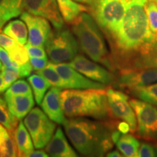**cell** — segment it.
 Returning <instances> with one entry per match:
<instances>
[{
  "mask_svg": "<svg viewBox=\"0 0 157 157\" xmlns=\"http://www.w3.org/2000/svg\"><path fill=\"white\" fill-rule=\"evenodd\" d=\"M155 37L149 28L142 0H135L127 7L117 34L111 39L115 68H126L146 42Z\"/></svg>",
  "mask_w": 157,
  "mask_h": 157,
  "instance_id": "cell-1",
  "label": "cell"
},
{
  "mask_svg": "<svg viewBox=\"0 0 157 157\" xmlns=\"http://www.w3.org/2000/svg\"><path fill=\"white\" fill-rule=\"evenodd\" d=\"M66 135L80 154L103 156L113 148V125L82 117L71 118L63 124Z\"/></svg>",
  "mask_w": 157,
  "mask_h": 157,
  "instance_id": "cell-2",
  "label": "cell"
},
{
  "mask_svg": "<svg viewBox=\"0 0 157 157\" xmlns=\"http://www.w3.org/2000/svg\"><path fill=\"white\" fill-rule=\"evenodd\" d=\"M105 89H66L61 93L60 101L66 117H91L99 120L110 116Z\"/></svg>",
  "mask_w": 157,
  "mask_h": 157,
  "instance_id": "cell-3",
  "label": "cell"
},
{
  "mask_svg": "<svg viewBox=\"0 0 157 157\" xmlns=\"http://www.w3.org/2000/svg\"><path fill=\"white\" fill-rule=\"evenodd\" d=\"M78 47L84 54L96 63L111 71L115 70L114 63L110 56L101 28L95 18L83 12L70 23Z\"/></svg>",
  "mask_w": 157,
  "mask_h": 157,
  "instance_id": "cell-4",
  "label": "cell"
},
{
  "mask_svg": "<svg viewBox=\"0 0 157 157\" xmlns=\"http://www.w3.org/2000/svg\"><path fill=\"white\" fill-rule=\"evenodd\" d=\"M44 48L51 61L59 64L71 61L77 56L78 44L73 32L62 28L51 32Z\"/></svg>",
  "mask_w": 157,
  "mask_h": 157,
  "instance_id": "cell-5",
  "label": "cell"
},
{
  "mask_svg": "<svg viewBox=\"0 0 157 157\" xmlns=\"http://www.w3.org/2000/svg\"><path fill=\"white\" fill-rule=\"evenodd\" d=\"M127 5L119 0H100L92 10L93 17L110 40L120 28Z\"/></svg>",
  "mask_w": 157,
  "mask_h": 157,
  "instance_id": "cell-6",
  "label": "cell"
},
{
  "mask_svg": "<svg viewBox=\"0 0 157 157\" xmlns=\"http://www.w3.org/2000/svg\"><path fill=\"white\" fill-rule=\"evenodd\" d=\"M24 123L36 148L46 147L56 130V122L39 108H34L25 116Z\"/></svg>",
  "mask_w": 157,
  "mask_h": 157,
  "instance_id": "cell-7",
  "label": "cell"
},
{
  "mask_svg": "<svg viewBox=\"0 0 157 157\" xmlns=\"http://www.w3.org/2000/svg\"><path fill=\"white\" fill-rule=\"evenodd\" d=\"M129 103L136 116L137 135L146 140H157V106L137 99H131Z\"/></svg>",
  "mask_w": 157,
  "mask_h": 157,
  "instance_id": "cell-8",
  "label": "cell"
},
{
  "mask_svg": "<svg viewBox=\"0 0 157 157\" xmlns=\"http://www.w3.org/2000/svg\"><path fill=\"white\" fill-rule=\"evenodd\" d=\"M110 116L112 119L125 121L130 127V132L137 130L135 113L128 101V96L122 92L109 87L106 90Z\"/></svg>",
  "mask_w": 157,
  "mask_h": 157,
  "instance_id": "cell-9",
  "label": "cell"
},
{
  "mask_svg": "<svg viewBox=\"0 0 157 157\" xmlns=\"http://www.w3.org/2000/svg\"><path fill=\"white\" fill-rule=\"evenodd\" d=\"M22 10L48 19L56 29L63 28L64 19L56 0H22Z\"/></svg>",
  "mask_w": 157,
  "mask_h": 157,
  "instance_id": "cell-10",
  "label": "cell"
},
{
  "mask_svg": "<svg viewBox=\"0 0 157 157\" xmlns=\"http://www.w3.org/2000/svg\"><path fill=\"white\" fill-rule=\"evenodd\" d=\"M119 85L128 91L157 82V68H127L119 71Z\"/></svg>",
  "mask_w": 157,
  "mask_h": 157,
  "instance_id": "cell-11",
  "label": "cell"
},
{
  "mask_svg": "<svg viewBox=\"0 0 157 157\" xmlns=\"http://www.w3.org/2000/svg\"><path fill=\"white\" fill-rule=\"evenodd\" d=\"M68 64L93 81L105 85L115 82V76L111 71L81 55H77Z\"/></svg>",
  "mask_w": 157,
  "mask_h": 157,
  "instance_id": "cell-12",
  "label": "cell"
},
{
  "mask_svg": "<svg viewBox=\"0 0 157 157\" xmlns=\"http://www.w3.org/2000/svg\"><path fill=\"white\" fill-rule=\"evenodd\" d=\"M21 19L24 21L28 28L29 44L34 46L44 47L52 32L48 20L32 15L26 11L21 13Z\"/></svg>",
  "mask_w": 157,
  "mask_h": 157,
  "instance_id": "cell-13",
  "label": "cell"
},
{
  "mask_svg": "<svg viewBox=\"0 0 157 157\" xmlns=\"http://www.w3.org/2000/svg\"><path fill=\"white\" fill-rule=\"evenodd\" d=\"M54 66L67 84L68 89H105V84L87 78L68 63H54Z\"/></svg>",
  "mask_w": 157,
  "mask_h": 157,
  "instance_id": "cell-14",
  "label": "cell"
},
{
  "mask_svg": "<svg viewBox=\"0 0 157 157\" xmlns=\"http://www.w3.org/2000/svg\"><path fill=\"white\" fill-rule=\"evenodd\" d=\"M62 89L52 87L43 98L41 107L51 120L59 124H63L67 119L63 110L60 95Z\"/></svg>",
  "mask_w": 157,
  "mask_h": 157,
  "instance_id": "cell-15",
  "label": "cell"
},
{
  "mask_svg": "<svg viewBox=\"0 0 157 157\" xmlns=\"http://www.w3.org/2000/svg\"><path fill=\"white\" fill-rule=\"evenodd\" d=\"M142 67L157 68V36L143 45L128 66L124 68Z\"/></svg>",
  "mask_w": 157,
  "mask_h": 157,
  "instance_id": "cell-16",
  "label": "cell"
},
{
  "mask_svg": "<svg viewBox=\"0 0 157 157\" xmlns=\"http://www.w3.org/2000/svg\"><path fill=\"white\" fill-rule=\"evenodd\" d=\"M47 154L53 157H76L78 155L68 143L60 127H58L45 148Z\"/></svg>",
  "mask_w": 157,
  "mask_h": 157,
  "instance_id": "cell-17",
  "label": "cell"
},
{
  "mask_svg": "<svg viewBox=\"0 0 157 157\" xmlns=\"http://www.w3.org/2000/svg\"><path fill=\"white\" fill-rule=\"evenodd\" d=\"M5 99L12 113L19 120L25 117L34 105L33 93L22 95H9L5 93Z\"/></svg>",
  "mask_w": 157,
  "mask_h": 157,
  "instance_id": "cell-18",
  "label": "cell"
},
{
  "mask_svg": "<svg viewBox=\"0 0 157 157\" xmlns=\"http://www.w3.org/2000/svg\"><path fill=\"white\" fill-rule=\"evenodd\" d=\"M24 123L21 121L15 132V140L17 148L18 156H29L34 151V146L31 137L27 131Z\"/></svg>",
  "mask_w": 157,
  "mask_h": 157,
  "instance_id": "cell-19",
  "label": "cell"
},
{
  "mask_svg": "<svg viewBox=\"0 0 157 157\" xmlns=\"http://www.w3.org/2000/svg\"><path fill=\"white\" fill-rule=\"evenodd\" d=\"M27 29V25L23 20H14L6 25L3 29V33L10 36L18 44L25 45L29 39Z\"/></svg>",
  "mask_w": 157,
  "mask_h": 157,
  "instance_id": "cell-20",
  "label": "cell"
},
{
  "mask_svg": "<svg viewBox=\"0 0 157 157\" xmlns=\"http://www.w3.org/2000/svg\"><path fill=\"white\" fill-rule=\"evenodd\" d=\"M56 1L64 21L68 23H71L83 12L90 10L89 7L81 4L76 3L74 0H56Z\"/></svg>",
  "mask_w": 157,
  "mask_h": 157,
  "instance_id": "cell-21",
  "label": "cell"
},
{
  "mask_svg": "<svg viewBox=\"0 0 157 157\" xmlns=\"http://www.w3.org/2000/svg\"><path fill=\"white\" fill-rule=\"evenodd\" d=\"M18 156L14 135L0 124V157Z\"/></svg>",
  "mask_w": 157,
  "mask_h": 157,
  "instance_id": "cell-22",
  "label": "cell"
},
{
  "mask_svg": "<svg viewBox=\"0 0 157 157\" xmlns=\"http://www.w3.org/2000/svg\"><path fill=\"white\" fill-rule=\"evenodd\" d=\"M119 151L124 156H138V150L140 148V142L136 137L132 135L122 134L116 143Z\"/></svg>",
  "mask_w": 157,
  "mask_h": 157,
  "instance_id": "cell-23",
  "label": "cell"
},
{
  "mask_svg": "<svg viewBox=\"0 0 157 157\" xmlns=\"http://www.w3.org/2000/svg\"><path fill=\"white\" fill-rule=\"evenodd\" d=\"M28 81L33 90L35 101L38 105H41L47 90L52 87V85L46 78L39 74L29 76Z\"/></svg>",
  "mask_w": 157,
  "mask_h": 157,
  "instance_id": "cell-24",
  "label": "cell"
},
{
  "mask_svg": "<svg viewBox=\"0 0 157 157\" xmlns=\"http://www.w3.org/2000/svg\"><path fill=\"white\" fill-rule=\"evenodd\" d=\"M18 121L19 119L12 113L5 99L0 97V124L15 135Z\"/></svg>",
  "mask_w": 157,
  "mask_h": 157,
  "instance_id": "cell-25",
  "label": "cell"
},
{
  "mask_svg": "<svg viewBox=\"0 0 157 157\" xmlns=\"http://www.w3.org/2000/svg\"><path fill=\"white\" fill-rule=\"evenodd\" d=\"M129 93L141 101L157 106V82L129 90Z\"/></svg>",
  "mask_w": 157,
  "mask_h": 157,
  "instance_id": "cell-26",
  "label": "cell"
},
{
  "mask_svg": "<svg viewBox=\"0 0 157 157\" xmlns=\"http://www.w3.org/2000/svg\"><path fill=\"white\" fill-rule=\"evenodd\" d=\"M37 74H40L43 77L46 78L50 82L52 87H56L62 90L68 89L67 84H66L63 78L57 71L54 66V63H49L46 67L42 70L38 71Z\"/></svg>",
  "mask_w": 157,
  "mask_h": 157,
  "instance_id": "cell-27",
  "label": "cell"
},
{
  "mask_svg": "<svg viewBox=\"0 0 157 157\" xmlns=\"http://www.w3.org/2000/svg\"><path fill=\"white\" fill-rule=\"evenodd\" d=\"M144 8L148 17L149 28L155 36H157V2L156 0H146Z\"/></svg>",
  "mask_w": 157,
  "mask_h": 157,
  "instance_id": "cell-28",
  "label": "cell"
},
{
  "mask_svg": "<svg viewBox=\"0 0 157 157\" xmlns=\"http://www.w3.org/2000/svg\"><path fill=\"white\" fill-rule=\"evenodd\" d=\"M8 53L12 60L16 62L19 66L29 62L30 58L25 47L18 43L12 50L8 51Z\"/></svg>",
  "mask_w": 157,
  "mask_h": 157,
  "instance_id": "cell-29",
  "label": "cell"
},
{
  "mask_svg": "<svg viewBox=\"0 0 157 157\" xmlns=\"http://www.w3.org/2000/svg\"><path fill=\"white\" fill-rule=\"evenodd\" d=\"M2 75L4 79V91H6L17 78H20L19 68L9 67L3 65Z\"/></svg>",
  "mask_w": 157,
  "mask_h": 157,
  "instance_id": "cell-30",
  "label": "cell"
},
{
  "mask_svg": "<svg viewBox=\"0 0 157 157\" xmlns=\"http://www.w3.org/2000/svg\"><path fill=\"white\" fill-rule=\"evenodd\" d=\"M32 93L30 84L25 80L20 79L15 81L8 89L6 90L5 94L9 95H22V94Z\"/></svg>",
  "mask_w": 157,
  "mask_h": 157,
  "instance_id": "cell-31",
  "label": "cell"
},
{
  "mask_svg": "<svg viewBox=\"0 0 157 157\" xmlns=\"http://www.w3.org/2000/svg\"><path fill=\"white\" fill-rule=\"evenodd\" d=\"M7 5L10 19L22 13V0H7Z\"/></svg>",
  "mask_w": 157,
  "mask_h": 157,
  "instance_id": "cell-32",
  "label": "cell"
},
{
  "mask_svg": "<svg viewBox=\"0 0 157 157\" xmlns=\"http://www.w3.org/2000/svg\"><path fill=\"white\" fill-rule=\"evenodd\" d=\"M25 47L30 58H48L46 50H44V47L34 46L29 44V43L25 44Z\"/></svg>",
  "mask_w": 157,
  "mask_h": 157,
  "instance_id": "cell-33",
  "label": "cell"
},
{
  "mask_svg": "<svg viewBox=\"0 0 157 157\" xmlns=\"http://www.w3.org/2000/svg\"><path fill=\"white\" fill-rule=\"evenodd\" d=\"M156 156H157V153L151 145L146 143H143L140 145L138 150V156L154 157Z\"/></svg>",
  "mask_w": 157,
  "mask_h": 157,
  "instance_id": "cell-34",
  "label": "cell"
},
{
  "mask_svg": "<svg viewBox=\"0 0 157 157\" xmlns=\"http://www.w3.org/2000/svg\"><path fill=\"white\" fill-rule=\"evenodd\" d=\"M0 60L4 66H9V67L19 68V65L16 62L12 60L7 50L2 47L0 46Z\"/></svg>",
  "mask_w": 157,
  "mask_h": 157,
  "instance_id": "cell-35",
  "label": "cell"
},
{
  "mask_svg": "<svg viewBox=\"0 0 157 157\" xmlns=\"http://www.w3.org/2000/svg\"><path fill=\"white\" fill-rule=\"evenodd\" d=\"M17 44V42H15L10 36H7L4 33H0V46L5 48L7 52L12 50Z\"/></svg>",
  "mask_w": 157,
  "mask_h": 157,
  "instance_id": "cell-36",
  "label": "cell"
},
{
  "mask_svg": "<svg viewBox=\"0 0 157 157\" xmlns=\"http://www.w3.org/2000/svg\"><path fill=\"white\" fill-rule=\"evenodd\" d=\"M31 66L34 71H40L46 67L49 63L48 58H30Z\"/></svg>",
  "mask_w": 157,
  "mask_h": 157,
  "instance_id": "cell-37",
  "label": "cell"
},
{
  "mask_svg": "<svg viewBox=\"0 0 157 157\" xmlns=\"http://www.w3.org/2000/svg\"><path fill=\"white\" fill-rule=\"evenodd\" d=\"M20 71V78H25L29 76L34 71V68L31 66L30 61L27 62L26 63L21 65L19 66Z\"/></svg>",
  "mask_w": 157,
  "mask_h": 157,
  "instance_id": "cell-38",
  "label": "cell"
},
{
  "mask_svg": "<svg viewBox=\"0 0 157 157\" xmlns=\"http://www.w3.org/2000/svg\"><path fill=\"white\" fill-rule=\"evenodd\" d=\"M10 19L7 8V0H0V20L7 22Z\"/></svg>",
  "mask_w": 157,
  "mask_h": 157,
  "instance_id": "cell-39",
  "label": "cell"
},
{
  "mask_svg": "<svg viewBox=\"0 0 157 157\" xmlns=\"http://www.w3.org/2000/svg\"><path fill=\"white\" fill-rule=\"evenodd\" d=\"M74 1L87 5V7L90 8V10L92 11L95 8L96 6L99 3L100 0H74Z\"/></svg>",
  "mask_w": 157,
  "mask_h": 157,
  "instance_id": "cell-40",
  "label": "cell"
},
{
  "mask_svg": "<svg viewBox=\"0 0 157 157\" xmlns=\"http://www.w3.org/2000/svg\"><path fill=\"white\" fill-rule=\"evenodd\" d=\"M117 129L118 130H119L121 133L123 134H126L128 132L130 131V127L129 125L125 121H120V122H118L117 125Z\"/></svg>",
  "mask_w": 157,
  "mask_h": 157,
  "instance_id": "cell-41",
  "label": "cell"
},
{
  "mask_svg": "<svg viewBox=\"0 0 157 157\" xmlns=\"http://www.w3.org/2000/svg\"><path fill=\"white\" fill-rule=\"evenodd\" d=\"M29 156H33V157H48L49 155L47 154V152L43 151H33L30 154Z\"/></svg>",
  "mask_w": 157,
  "mask_h": 157,
  "instance_id": "cell-42",
  "label": "cell"
},
{
  "mask_svg": "<svg viewBox=\"0 0 157 157\" xmlns=\"http://www.w3.org/2000/svg\"><path fill=\"white\" fill-rule=\"evenodd\" d=\"M107 156H110V157H119V156H121V155L120 153L118 151H112V152L108 153Z\"/></svg>",
  "mask_w": 157,
  "mask_h": 157,
  "instance_id": "cell-43",
  "label": "cell"
},
{
  "mask_svg": "<svg viewBox=\"0 0 157 157\" xmlns=\"http://www.w3.org/2000/svg\"><path fill=\"white\" fill-rule=\"evenodd\" d=\"M4 79L2 74H0V95L4 93Z\"/></svg>",
  "mask_w": 157,
  "mask_h": 157,
  "instance_id": "cell-44",
  "label": "cell"
},
{
  "mask_svg": "<svg viewBox=\"0 0 157 157\" xmlns=\"http://www.w3.org/2000/svg\"><path fill=\"white\" fill-rule=\"evenodd\" d=\"M119 1H121V2H124V3H126L127 5H129V4H130L131 2H132L133 1H135V0H119Z\"/></svg>",
  "mask_w": 157,
  "mask_h": 157,
  "instance_id": "cell-45",
  "label": "cell"
},
{
  "mask_svg": "<svg viewBox=\"0 0 157 157\" xmlns=\"http://www.w3.org/2000/svg\"><path fill=\"white\" fill-rule=\"evenodd\" d=\"M5 23H6V21H1V20H0V31H1L3 25H5Z\"/></svg>",
  "mask_w": 157,
  "mask_h": 157,
  "instance_id": "cell-46",
  "label": "cell"
},
{
  "mask_svg": "<svg viewBox=\"0 0 157 157\" xmlns=\"http://www.w3.org/2000/svg\"><path fill=\"white\" fill-rule=\"evenodd\" d=\"M2 62L1 60H0V73H1L2 71Z\"/></svg>",
  "mask_w": 157,
  "mask_h": 157,
  "instance_id": "cell-47",
  "label": "cell"
},
{
  "mask_svg": "<svg viewBox=\"0 0 157 157\" xmlns=\"http://www.w3.org/2000/svg\"><path fill=\"white\" fill-rule=\"evenodd\" d=\"M143 1L144 2H146V0H143Z\"/></svg>",
  "mask_w": 157,
  "mask_h": 157,
  "instance_id": "cell-48",
  "label": "cell"
},
{
  "mask_svg": "<svg viewBox=\"0 0 157 157\" xmlns=\"http://www.w3.org/2000/svg\"><path fill=\"white\" fill-rule=\"evenodd\" d=\"M156 2H157V0H156Z\"/></svg>",
  "mask_w": 157,
  "mask_h": 157,
  "instance_id": "cell-49",
  "label": "cell"
}]
</instances>
